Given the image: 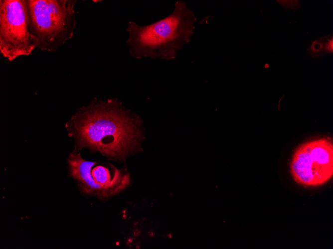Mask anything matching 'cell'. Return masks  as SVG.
<instances>
[{"instance_id": "cell-2", "label": "cell", "mask_w": 333, "mask_h": 249, "mask_svg": "<svg viewBox=\"0 0 333 249\" xmlns=\"http://www.w3.org/2000/svg\"><path fill=\"white\" fill-rule=\"evenodd\" d=\"M196 20V17L186 2L177 0L169 15L154 23L140 25L129 21L126 41L129 54L138 60L174 59L178 51L190 42Z\"/></svg>"}, {"instance_id": "cell-7", "label": "cell", "mask_w": 333, "mask_h": 249, "mask_svg": "<svg viewBox=\"0 0 333 249\" xmlns=\"http://www.w3.org/2000/svg\"><path fill=\"white\" fill-rule=\"evenodd\" d=\"M325 36L314 41L308 48L313 57L322 55L323 54L333 53V36Z\"/></svg>"}, {"instance_id": "cell-6", "label": "cell", "mask_w": 333, "mask_h": 249, "mask_svg": "<svg viewBox=\"0 0 333 249\" xmlns=\"http://www.w3.org/2000/svg\"><path fill=\"white\" fill-rule=\"evenodd\" d=\"M70 176L75 180L79 190L88 195L100 199L107 198L104 192L95 183L91 171L96 164L83 159L77 151L71 152L68 158Z\"/></svg>"}, {"instance_id": "cell-5", "label": "cell", "mask_w": 333, "mask_h": 249, "mask_svg": "<svg viewBox=\"0 0 333 249\" xmlns=\"http://www.w3.org/2000/svg\"><path fill=\"white\" fill-rule=\"evenodd\" d=\"M290 166L291 175L299 184L318 186L325 183L333 175L332 142L322 138L300 145L294 152Z\"/></svg>"}, {"instance_id": "cell-4", "label": "cell", "mask_w": 333, "mask_h": 249, "mask_svg": "<svg viewBox=\"0 0 333 249\" xmlns=\"http://www.w3.org/2000/svg\"><path fill=\"white\" fill-rule=\"evenodd\" d=\"M28 21L25 0H0V53L10 62L36 48Z\"/></svg>"}, {"instance_id": "cell-3", "label": "cell", "mask_w": 333, "mask_h": 249, "mask_svg": "<svg viewBox=\"0 0 333 249\" xmlns=\"http://www.w3.org/2000/svg\"><path fill=\"white\" fill-rule=\"evenodd\" d=\"M75 0H25L28 28L36 48L55 52L71 39L76 26Z\"/></svg>"}, {"instance_id": "cell-1", "label": "cell", "mask_w": 333, "mask_h": 249, "mask_svg": "<svg viewBox=\"0 0 333 249\" xmlns=\"http://www.w3.org/2000/svg\"><path fill=\"white\" fill-rule=\"evenodd\" d=\"M66 125L76 151L86 148L118 163L143 151V121L118 98H93L78 108Z\"/></svg>"}]
</instances>
